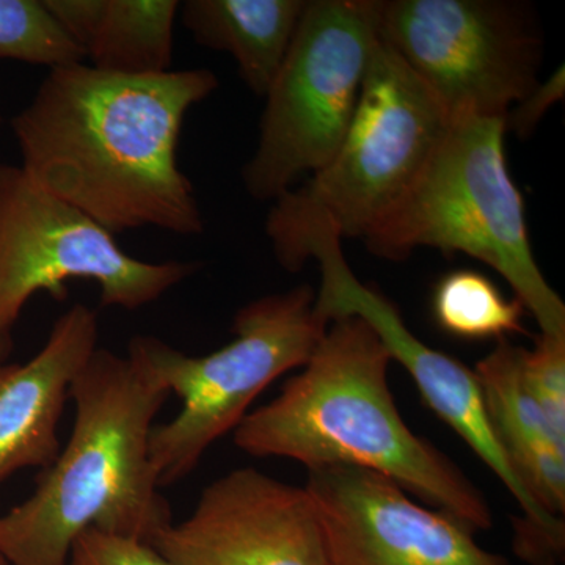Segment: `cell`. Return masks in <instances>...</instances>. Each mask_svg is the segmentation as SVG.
Masks as SVG:
<instances>
[{"label": "cell", "mask_w": 565, "mask_h": 565, "mask_svg": "<svg viewBox=\"0 0 565 565\" xmlns=\"http://www.w3.org/2000/svg\"><path fill=\"white\" fill-rule=\"evenodd\" d=\"M520 375L526 392L565 438V334H539L533 349L520 348Z\"/></svg>", "instance_id": "19"}, {"label": "cell", "mask_w": 565, "mask_h": 565, "mask_svg": "<svg viewBox=\"0 0 565 565\" xmlns=\"http://www.w3.org/2000/svg\"><path fill=\"white\" fill-rule=\"evenodd\" d=\"M565 93L564 66L557 68L545 82L527 93L525 98L515 104L505 117V129H511L520 139H526L534 132L546 111L553 104L563 102Z\"/></svg>", "instance_id": "21"}, {"label": "cell", "mask_w": 565, "mask_h": 565, "mask_svg": "<svg viewBox=\"0 0 565 565\" xmlns=\"http://www.w3.org/2000/svg\"><path fill=\"white\" fill-rule=\"evenodd\" d=\"M377 33L451 121L505 120L539 84L541 40L519 3L379 0Z\"/></svg>", "instance_id": "9"}, {"label": "cell", "mask_w": 565, "mask_h": 565, "mask_svg": "<svg viewBox=\"0 0 565 565\" xmlns=\"http://www.w3.org/2000/svg\"><path fill=\"white\" fill-rule=\"evenodd\" d=\"M206 68L122 76L87 63L50 70L11 131L24 172L111 234H202L195 189L178 163L185 115L217 90Z\"/></svg>", "instance_id": "1"}, {"label": "cell", "mask_w": 565, "mask_h": 565, "mask_svg": "<svg viewBox=\"0 0 565 565\" xmlns=\"http://www.w3.org/2000/svg\"><path fill=\"white\" fill-rule=\"evenodd\" d=\"M341 237L330 223L313 221L291 230L275 245V259L288 273L316 262L321 285L315 311L323 322L344 316L362 318L381 338L393 360L407 371L424 404L448 424L487 465L523 511L515 522L516 556L534 564L561 563L565 553V523L542 511L527 494L505 459L487 415L475 371L435 351L407 326L393 302L360 281L345 262Z\"/></svg>", "instance_id": "6"}, {"label": "cell", "mask_w": 565, "mask_h": 565, "mask_svg": "<svg viewBox=\"0 0 565 565\" xmlns=\"http://www.w3.org/2000/svg\"><path fill=\"white\" fill-rule=\"evenodd\" d=\"M505 120L449 122L418 180L363 237L367 250L404 262L419 247L463 253L497 270L544 334H565V305L535 263L525 203L504 154Z\"/></svg>", "instance_id": "4"}, {"label": "cell", "mask_w": 565, "mask_h": 565, "mask_svg": "<svg viewBox=\"0 0 565 565\" xmlns=\"http://www.w3.org/2000/svg\"><path fill=\"white\" fill-rule=\"evenodd\" d=\"M199 270L196 263H148L128 255L114 234L24 172L0 163V332L41 291L68 296L65 282L98 285L103 307L136 311Z\"/></svg>", "instance_id": "10"}, {"label": "cell", "mask_w": 565, "mask_h": 565, "mask_svg": "<svg viewBox=\"0 0 565 565\" xmlns=\"http://www.w3.org/2000/svg\"><path fill=\"white\" fill-rule=\"evenodd\" d=\"M10 344V333L0 332V359L9 352Z\"/></svg>", "instance_id": "22"}, {"label": "cell", "mask_w": 565, "mask_h": 565, "mask_svg": "<svg viewBox=\"0 0 565 565\" xmlns=\"http://www.w3.org/2000/svg\"><path fill=\"white\" fill-rule=\"evenodd\" d=\"M379 0H308L266 98L245 189L275 202L340 150L379 41Z\"/></svg>", "instance_id": "8"}, {"label": "cell", "mask_w": 565, "mask_h": 565, "mask_svg": "<svg viewBox=\"0 0 565 565\" xmlns=\"http://www.w3.org/2000/svg\"><path fill=\"white\" fill-rule=\"evenodd\" d=\"M308 0H185L182 25L200 46L226 52L248 90L264 98L273 87Z\"/></svg>", "instance_id": "16"}, {"label": "cell", "mask_w": 565, "mask_h": 565, "mask_svg": "<svg viewBox=\"0 0 565 565\" xmlns=\"http://www.w3.org/2000/svg\"><path fill=\"white\" fill-rule=\"evenodd\" d=\"M0 125H2V110H0Z\"/></svg>", "instance_id": "24"}, {"label": "cell", "mask_w": 565, "mask_h": 565, "mask_svg": "<svg viewBox=\"0 0 565 565\" xmlns=\"http://www.w3.org/2000/svg\"><path fill=\"white\" fill-rule=\"evenodd\" d=\"M0 61L54 70L85 57L44 0H0Z\"/></svg>", "instance_id": "18"}, {"label": "cell", "mask_w": 565, "mask_h": 565, "mask_svg": "<svg viewBox=\"0 0 565 565\" xmlns=\"http://www.w3.org/2000/svg\"><path fill=\"white\" fill-rule=\"evenodd\" d=\"M435 321L452 337L463 340H505L508 334L525 333L519 300H508L486 275L455 270L435 286Z\"/></svg>", "instance_id": "17"}, {"label": "cell", "mask_w": 565, "mask_h": 565, "mask_svg": "<svg viewBox=\"0 0 565 565\" xmlns=\"http://www.w3.org/2000/svg\"><path fill=\"white\" fill-rule=\"evenodd\" d=\"M475 373L494 437L520 484L542 511L564 519L565 438L526 392L519 345L498 341Z\"/></svg>", "instance_id": "14"}, {"label": "cell", "mask_w": 565, "mask_h": 565, "mask_svg": "<svg viewBox=\"0 0 565 565\" xmlns=\"http://www.w3.org/2000/svg\"><path fill=\"white\" fill-rule=\"evenodd\" d=\"M151 545L172 565H329L321 516L305 486L252 467L204 487L192 514Z\"/></svg>", "instance_id": "12"}, {"label": "cell", "mask_w": 565, "mask_h": 565, "mask_svg": "<svg viewBox=\"0 0 565 565\" xmlns=\"http://www.w3.org/2000/svg\"><path fill=\"white\" fill-rule=\"evenodd\" d=\"M316 292L300 285L253 300L233 319L234 338L207 355H185L156 337H134L128 356L181 399L172 422L152 427L150 462L159 487L191 475L218 438L234 433L248 408L282 374L307 364L329 323Z\"/></svg>", "instance_id": "5"}, {"label": "cell", "mask_w": 565, "mask_h": 565, "mask_svg": "<svg viewBox=\"0 0 565 565\" xmlns=\"http://www.w3.org/2000/svg\"><path fill=\"white\" fill-rule=\"evenodd\" d=\"M449 120L422 82L381 40L340 150L321 172L273 202L266 228L330 223L363 237L407 195Z\"/></svg>", "instance_id": "7"}, {"label": "cell", "mask_w": 565, "mask_h": 565, "mask_svg": "<svg viewBox=\"0 0 565 565\" xmlns=\"http://www.w3.org/2000/svg\"><path fill=\"white\" fill-rule=\"evenodd\" d=\"M66 565L172 564L147 542L90 527L74 541Z\"/></svg>", "instance_id": "20"}, {"label": "cell", "mask_w": 565, "mask_h": 565, "mask_svg": "<svg viewBox=\"0 0 565 565\" xmlns=\"http://www.w3.org/2000/svg\"><path fill=\"white\" fill-rule=\"evenodd\" d=\"M169 396L128 355L96 349L71 386L68 444L31 497L0 515V555L11 565H66L90 527L151 545L173 523L150 462L154 418Z\"/></svg>", "instance_id": "3"}, {"label": "cell", "mask_w": 565, "mask_h": 565, "mask_svg": "<svg viewBox=\"0 0 565 565\" xmlns=\"http://www.w3.org/2000/svg\"><path fill=\"white\" fill-rule=\"evenodd\" d=\"M0 565H11L9 561L6 559L2 555H0Z\"/></svg>", "instance_id": "23"}, {"label": "cell", "mask_w": 565, "mask_h": 565, "mask_svg": "<svg viewBox=\"0 0 565 565\" xmlns=\"http://www.w3.org/2000/svg\"><path fill=\"white\" fill-rule=\"evenodd\" d=\"M98 349V316L76 303L29 362L0 366V484L24 468L50 467L71 386Z\"/></svg>", "instance_id": "13"}, {"label": "cell", "mask_w": 565, "mask_h": 565, "mask_svg": "<svg viewBox=\"0 0 565 565\" xmlns=\"http://www.w3.org/2000/svg\"><path fill=\"white\" fill-rule=\"evenodd\" d=\"M392 362L362 318L333 319L278 396L248 412L233 433L234 445L250 456L294 460L308 471H375L471 530H490L492 509L481 490L404 422L390 388Z\"/></svg>", "instance_id": "2"}, {"label": "cell", "mask_w": 565, "mask_h": 565, "mask_svg": "<svg viewBox=\"0 0 565 565\" xmlns=\"http://www.w3.org/2000/svg\"><path fill=\"white\" fill-rule=\"evenodd\" d=\"M92 68L122 76L172 70L178 0H44Z\"/></svg>", "instance_id": "15"}, {"label": "cell", "mask_w": 565, "mask_h": 565, "mask_svg": "<svg viewBox=\"0 0 565 565\" xmlns=\"http://www.w3.org/2000/svg\"><path fill=\"white\" fill-rule=\"evenodd\" d=\"M305 489L321 516L329 565H512L459 519L375 471L316 468Z\"/></svg>", "instance_id": "11"}]
</instances>
